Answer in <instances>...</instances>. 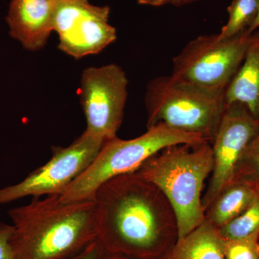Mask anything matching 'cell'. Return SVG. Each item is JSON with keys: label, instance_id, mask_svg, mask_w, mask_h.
<instances>
[{"label": "cell", "instance_id": "obj_17", "mask_svg": "<svg viewBox=\"0 0 259 259\" xmlns=\"http://www.w3.org/2000/svg\"><path fill=\"white\" fill-rule=\"evenodd\" d=\"M233 178L249 180L259 187V132L245 149Z\"/></svg>", "mask_w": 259, "mask_h": 259}, {"label": "cell", "instance_id": "obj_10", "mask_svg": "<svg viewBox=\"0 0 259 259\" xmlns=\"http://www.w3.org/2000/svg\"><path fill=\"white\" fill-rule=\"evenodd\" d=\"M259 132V119L240 102L226 105L211 145L213 168L202 197L205 209L234 177L237 166L250 141Z\"/></svg>", "mask_w": 259, "mask_h": 259}, {"label": "cell", "instance_id": "obj_8", "mask_svg": "<svg viewBox=\"0 0 259 259\" xmlns=\"http://www.w3.org/2000/svg\"><path fill=\"white\" fill-rule=\"evenodd\" d=\"M127 84L125 71L117 64L83 71L79 97L87 120L85 131L105 142L117 137L123 120Z\"/></svg>", "mask_w": 259, "mask_h": 259}, {"label": "cell", "instance_id": "obj_16", "mask_svg": "<svg viewBox=\"0 0 259 259\" xmlns=\"http://www.w3.org/2000/svg\"><path fill=\"white\" fill-rule=\"evenodd\" d=\"M224 240L245 238L259 232V197L244 212L219 229Z\"/></svg>", "mask_w": 259, "mask_h": 259}, {"label": "cell", "instance_id": "obj_7", "mask_svg": "<svg viewBox=\"0 0 259 259\" xmlns=\"http://www.w3.org/2000/svg\"><path fill=\"white\" fill-rule=\"evenodd\" d=\"M104 143L84 131L67 147L53 146L52 156L44 166L19 183L0 189V204L27 197L59 195L91 165Z\"/></svg>", "mask_w": 259, "mask_h": 259}, {"label": "cell", "instance_id": "obj_6", "mask_svg": "<svg viewBox=\"0 0 259 259\" xmlns=\"http://www.w3.org/2000/svg\"><path fill=\"white\" fill-rule=\"evenodd\" d=\"M221 39L202 35L189 42L172 59V76L199 88L226 91L245 59L250 36Z\"/></svg>", "mask_w": 259, "mask_h": 259}, {"label": "cell", "instance_id": "obj_13", "mask_svg": "<svg viewBox=\"0 0 259 259\" xmlns=\"http://www.w3.org/2000/svg\"><path fill=\"white\" fill-rule=\"evenodd\" d=\"M226 105L243 104L259 119V30L250 35L245 59L225 93Z\"/></svg>", "mask_w": 259, "mask_h": 259}, {"label": "cell", "instance_id": "obj_15", "mask_svg": "<svg viewBox=\"0 0 259 259\" xmlns=\"http://www.w3.org/2000/svg\"><path fill=\"white\" fill-rule=\"evenodd\" d=\"M258 5L259 0H233L228 8V23L218 34L220 38H232L248 30L258 14Z\"/></svg>", "mask_w": 259, "mask_h": 259}, {"label": "cell", "instance_id": "obj_20", "mask_svg": "<svg viewBox=\"0 0 259 259\" xmlns=\"http://www.w3.org/2000/svg\"><path fill=\"white\" fill-rule=\"evenodd\" d=\"M103 253V248L96 240L79 253L64 259H100Z\"/></svg>", "mask_w": 259, "mask_h": 259}, {"label": "cell", "instance_id": "obj_14", "mask_svg": "<svg viewBox=\"0 0 259 259\" xmlns=\"http://www.w3.org/2000/svg\"><path fill=\"white\" fill-rule=\"evenodd\" d=\"M159 259H226L224 239L219 229L204 220L194 231L179 238Z\"/></svg>", "mask_w": 259, "mask_h": 259}, {"label": "cell", "instance_id": "obj_4", "mask_svg": "<svg viewBox=\"0 0 259 259\" xmlns=\"http://www.w3.org/2000/svg\"><path fill=\"white\" fill-rule=\"evenodd\" d=\"M226 91L207 90L172 75L148 82L145 95L147 129L159 123L200 135L212 142L226 104Z\"/></svg>", "mask_w": 259, "mask_h": 259}, {"label": "cell", "instance_id": "obj_2", "mask_svg": "<svg viewBox=\"0 0 259 259\" xmlns=\"http://www.w3.org/2000/svg\"><path fill=\"white\" fill-rule=\"evenodd\" d=\"M13 226L15 259H64L84 249L97 238L94 199L63 202L58 194L33 197L8 211Z\"/></svg>", "mask_w": 259, "mask_h": 259}, {"label": "cell", "instance_id": "obj_12", "mask_svg": "<svg viewBox=\"0 0 259 259\" xmlns=\"http://www.w3.org/2000/svg\"><path fill=\"white\" fill-rule=\"evenodd\" d=\"M258 197L259 187L254 182L233 178L206 208L204 220L220 229L244 212Z\"/></svg>", "mask_w": 259, "mask_h": 259}, {"label": "cell", "instance_id": "obj_3", "mask_svg": "<svg viewBox=\"0 0 259 259\" xmlns=\"http://www.w3.org/2000/svg\"><path fill=\"white\" fill-rule=\"evenodd\" d=\"M213 168L208 141L174 145L148 158L136 171L161 190L176 214L179 238L204 221L202 192Z\"/></svg>", "mask_w": 259, "mask_h": 259}, {"label": "cell", "instance_id": "obj_23", "mask_svg": "<svg viewBox=\"0 0 259 259\" xmlns=\"http://www.w3.org/2000/svg\"><path fill=\"white\" fill-rule=\"evenodd\" d=\"M259 28V5H258V14L256 15V18H255L254 22H253V25H251V27L248 30V33L252 34L253 32H255L257 28Z\"/></svg>", "mask_w": 259, "mask_h": 259}, {"label": "cell", "instance_id": "obj_1", "mask_svg": "<svg viewBox=\"0 0 259 259\" xmlns=\"http://www.w3.org/2000/svg\"><path fill=\"white\" fill-rule=\"evenodd\" d=\"M97 241L106 253L159 259L179 239L171 204L137 172L114 177L97 190Z\"/></svg>", "mask_w": 259, "mask_h": 259}, {"label": "cell", "instance_id": "obj_18", "mask_svg": "<svg viewBox=\"0 0 259 259\" xmlns=\"http://www.w3.org/2000/svg\"><path fill=\"white\" fill-rule=\"evenodd\" d=\"M226 259H259V232L245 238L224 240Z\"/></svg>", "mask_w": 259, "mask_h": 259}, {"label": "cell", "instance_id": "obj_9", "mask_svg": "<svg viewBox=\"0 0 259 259\" xmlns=\"http://www.w3.org/2000/svg\"><path fill=\"white\" fill-rule=\"evenodd\" d=\"M110 8L88 0H58L53 28L59 34V49L75 59L97 54L117 39L109 23Z\"/></svg>", "mask_w": 259, "mask_h": 259}, {"label": "cell", "instance_id": "obj_5", "mask_svg": "<svg viewBox=\"0 0 259 259\" xmlns=\"http://www.w3.org/2000/svg\"><path fill=\"white\" fill-rule=\"evenodd\" d=\"M205 141H208L200 135L182 132L163 123L148 128L147 132L136 139L122 140L117 136L104 143L91 165L59 194V198L65 202L93 199L104 183L137 171L163 148Z\"/></svg>", "mask_w": 259, "mask_h": 259}, {"label": "cell", "instance_id": "obj_22", "mask_svg": "<svg viewBox=\"0 0 259 259\" xmlns=\"http://www.w3.org/2000/svg\"><path fill=\"white\" fill-rule=\"evenodd\" d=\"M100 259H136L125 256V255L113 254V253H106L104 251Z\"/></svg>", "mask_w": 259, "mask_h": 259}, {"label": "cell", "instance_id": "obj_21", "mask_svg": "<svg viewBox=\"0 0 259 259\" xmlns=\"http://www.w3.org/2000/svg\"><path fill=\"white\" fill-rule=\"evenodd\" d=\"M199 0H137L140 5H148V6L161 7L165 5L182 7L193 4Z\"/></svg>", "mask_w": 259, "mask_h": 259}, {"label": "cell", "instance_id": "obj_11", "mask_svg": "<svg viewBox=\"0 0 259 259\" xmlns=\"http://www.w3.org/2000/svg\"><path fill=\"white\" fill-rule=\"evenodd\" d=\"M58 0H11L6 21L10 36L27 50L45 47L53 28Z\"/></svg>", "mask_w": 259, "mask_h": 259}, {"label": "cell", "instance_id": "obj_19", "mask_svg": "<svg viewBox=\"0 0 259 259\" xmlns=\"http://www.w3.org/2000/svg\"><path fill=\"white\" fill-rule=\"evenodd\" d=\"M13 225L0 223V259H15L11 245Z\"/></svg>", "mask_w": 259, "mask_h": 259}]
</instances>
